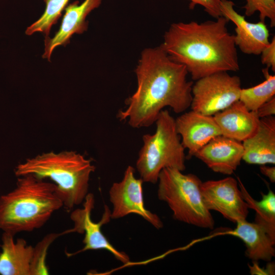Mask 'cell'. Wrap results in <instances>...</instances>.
<instances>
[{"label":"cell","instance_id":"6da1fadb","mask_svg":"<svg viewBox=\"0 0 275 275\" xmlns=\"http://www.w3.org/2000/svg\"><path fill=\"white\" fill-rule=\"evenodd\" d=\"M137 87L117 115L133 128L155 122L165 107L181 113L190 107L193 82L187 79L185 67L172 60L160 46L142 50L135 69Z\"/></svg>","mask_w":275,"mask_h":275},{"label":"cell","instance_id":"7a4b0ae2","mask_svg":"<svg viewBox=\"0 0 275 275\" xmlns=\"http://www.w3.org/2000/svg\"><path fill=\"white\" fill-rule=\"evenodd\" d=\"M224 16L199 23L171 24L160 45L173 61L183 65L194 80L219 72L239 70L234 35Z\"/></svg>","mask_w":275,"mask_h":275},{"label":"cell","instance_id":"3957f363","mask_svg":"<svg viewBox=\"0 0 275 275\" xmlns=\"http://www.w3.org/2000/svg\"><path fill=\"white\" fill-rule=\"evenodd\" d=\"M62 207L54 183L32 175L18 177L14 189L0 197V229L14 235L31 232Z\"/></svg>","mask_w":275,"mask_h":275},{"label":"cell","instance_id":"277c9868","mask_svg":"<svg viewBox=\"0 0 275 275\" xmlns=\"http://www.w3.org/2000/svg\"><path fill=\"white\" fill-rule=\"evenodd\" d=\"M95 169L90 159L76 151H50L26 159L16 167L14 173L17 177L32 175L51 180L63 207L70 211L85 201Z\"/></svg>","mask_w":275,"mask_h":275},{"label":"cell","instance_id":"5b68a950","mask_svg":"<svg viewBox=\"0 0 275 275\" xmlns=\"http://www.w3.org/2000/svg\"><path fill=\"white\" fill-rule=\"evenodd\" d=\"M156 130L143 135V145L136 168L143 182L155 184L165 168L183 171L186 159L184 148L176 127L175 119L168 110H162L155 121Z\"/></svg>","mask_w":275,"mask_h":275},{"label":"cell","instance_id":"8992f818","mask_svg":"<svg viewBox=\"0 0 275 275\" xmlns=\"http://www.w3.org/2000/svg\"><path fill=\"white\" fill-rule=\"evenodd\" d=\"M157 182L158 198L167 203L175 219L202 228H213L214 221L204 203L201 189L202 182L198 176L165 168L160 172Z\"/></svg>","mask_w":275,"mask_h":275},{"label":"cell","instance_id":"52a82bcc","mask_svg":"<svg viewBox=\"0 0 275 275\" xmlns=\"http://www.w3.org/2000/svg\"><path fill=\"white\" fill-rule=\"evenodd\" d=\"M241 80L228 72H219L201 78L192 87V110L213 116L239 100Z\"/></svg>","mask_w":275,"mask_h":275},{"label":"cell","instance_id":"ba28073f","mask_svg":"<svg viewBox=\"0 0 275 275\" xmlns=\"http://www.w3.org/2000/svg\"><path fill=\"white\" fill-rule=\"evenodd\" d=\"M134 172V169L129 166L122 180L114 183L111 186L109 191V200L113 205L111 218H119L135 213L143 217L155 228L160 229L163 227L160 218L144 206L143 181L141 178H136Z\"/></svg>","mask_w":275,"mask_h":275},{"label":"cell","instance_id":"9c48e42d","mask_svg":"<svg viewBox=\"0 0 275 275\" xmlns=\"http://www.w3.org/2000/svg\"><path fill=\"white\" fill-rule=\"evenodd\" d=\"M201 189L209 210L217 211L235 223L246 219L249 208L235 178L228 177L202 182Z\"/></svg>","mask_w":275,"mask_h":275},{"label":"cell","instance_id":"30bf717a","mask_svg":"<svg viewBox=\"0 0 275 275\" xmlns=\"http://www.w3.org/2000/svg\"><path fill=\"white\" fill-rule=\"evenodd\" d=\"M94 204L93 195L88 194L84 201L83 208L77 209L71 214V218L74 222V227L61 233L62 235L71 232L85 234L83 239L85 244L84 248L76 253L70 254L69 256L88 250H105L112 254L118 261L125 264L129 263V256L124 252H120L114 248L101 231L102 226L107 223L111 218V211L105 206L101 221L98 223H95L91 218Z\"/></svg>","mask_w":275,"mask_h":275},{"label":"cell","instance_id":"8fae6325","mask_svg":"<svg viewBox=\"0 0 275 275\" xmlns=\"http://www.w3.org/2000/svg\"><path fill=\"white\" fill-rule=\"evenodd\" d=\"M234 3L230 0H221L220 7L223 16L233 22L236 26L234 42L240 50L248 54L259 55L266 47L269 32L264 22L251 23L244 16L234 9Z\"/></svg>","mask_w":275,"mask_h":275},{"label":"cell","instance_id":"7c38bea8","mask_svg":"<svg viewBox=\"0 0 275 275\" xmlns=\"http://www.w3.org/2000/svg\"><path fill=\"white\" fill-rule=\"evenodd\" d=\"M102 1L84 0L80 4L76 1L68 5L64 10L65 13L58 31L53 37L45 38V49L42 58L50 62L52 52L57 46H66L70 43L73 34H81L86 31L88 28L86 17L100 6Z\"/></svg>","mask_w":275,"mask_h":275},{"label":"cell","instance_id":"4fadbf2b","mask_svg":"<svg viewBox=\"0 0 275 275\" xmlns=\"http://www.w3.org/2000/svg\"><path fill=\"white\" fill-rule=\"evenodd\" d=\"M243 154L241 142L220 135L212 139L194 156L215 172L231 175L240 165Z\"/></svg>","mask_w":275,"mask_h":275},{"label":"cell","instance_id":"5bb4252c","mask_svg":"<svg viewBox=\"0 0 275 275\" xmlns=\"http://www.w3.org/2000/svg\"><path fill=\"white\" fill-rule=\"evenodd\" d=\"M176 129L181 138L188 156L195 153L213 138L222 135L220 129L212 116H206L191 111L175 119Z\"/></svg>","mask_w":275,"mask_h":275},{"label":"cell","instance_id":"9a60e30c","mask_svg":"<svg viewBox=\"0 0 275 275\" xmlns=\"http://www.w3.org/2000/svg\"><path fill=\"white\" fill-rule=\"evenodd\" d=\"M242 160L249 164L275 163V117L260 118L256 131L242 143Z\"/></svg>","mask_w":275,"mask_h":275},{"label":"cell","instance_id":"2e32d148","mask_svg":"<svg viewBox=\"0 0 275 275\" xmlns=\"http://www.w3.org/2000/svg\"><path fill=\"white\" fill-rule=\"evenodd\" d=\"M213 117L222 135L241 142L254 133L260 119L239 100Z\"/></svg>","mask_w":275,"mask_h":275},{"label":"cell","instance_id":"e0dca14e","mask_svg":"<svg viewBox=\"0 0 275 275\" xmlns=\"http://www.w3.org/2000/svg\"><path fill=\"white\" fill-rule=\"evenodd\" d=\"M14 235L4 232L0 253V275H31L35 248Z\"/></svg>","mask_w":275,"mask_h":275},{"label":"cell","instance_id":"ac0fdd59","mask_svg":"<svg viewBox=\"0 0 275 275\" xmlns=\"http://www.w3.org/2000/svg\"><path fill=\"white\" fill-rule=\"evenodd\" d=\"M235 233L244 243L246 256L253 262L269 261L274 256L273 240L261 226L246 219L236 223Z\"/></svg>","mask_w":275,"mask_h":275},{"label":"cell","instance_id":"d6986e66","mask_svg":"<svg viewBox=\"0 0 275 275\" xmlns=\"http://www.w3.org/2000/svg\"><path fill=\"white\" fill-rule=\"evenodd\" d=\"M239 188L249 208L256 213L255 223L261 226L270 237L275 240V195L269 190L267 194H262V199L256 201L248 193L239 178H237Z\"/></svg>","mask_w":275,"mask_h":275},{"label":"cell","instance_id":"ffe728a7","mask_svg":"<svg viewBox=\"0 0 275 275\" xmlns=\"http://www.w3.org/2000/svg\"><path fill=\"white\" fill-rule=\"evenodd\" d=\"M268 68L262 69L265 80L254 87L241 89L239 101L250 111L256 112L263 104L274 97L275 76L271 75Z\"/></svg>","mask_w":275,"mask_h":275},{"label":"cell","instance_id":"44dd1931","mask_svg":"<svg viewBox=\"0 0 275 275\" xmlns=\"http://www.w3.org/2000/svg\"><path fill=\"white\" fill-rule=\"evenodd\" d=\"M69 1L44 0L46 5L44 13L36 21L27 28L26 35H32L34 33L41 32L45 37H49L52 26L57 23Z\"/></svg>","mask_w":275,"mask_h":275},{"label":"cell","instance_id":"7402d4cb","mask_svg":"<svg viewBox=\"0 0 275 275\" xmlns=\"http://www.w3.org/2000/svg\"><path fill=\"white\" fill-rule=\"evenodd\" d=\"M243 8L246 16H250L259 12L260 21L264 22L268 18L270 26H275V0H246Z\"/></svg>","mask_w":275,"mask_h":275},{"label":"cell","instance_id":"603a6c76","mask_svg":"<svg viewBox=\"0 0 275 275\" xmlns=\"http://www.w3.org/2000/svg\"><path fill=\"white\" fill-rule=\"evenodd\" d=\"M62 235L51 233L41 241L35 248L34 259L32 265L31 275L48 274V269L45 263L47 249L50 243L56 238Z\"/></svg>","mask_w":275,"mask_h":275},{"label":"cell","instance_id":"cb8c5ba5","mask_svg":"<svg viewBox=\"0 0 275 275\" xmlns=\"http://www.w3.org/2000/svg\"><path fill=\"white\" fill-rule=\"evenodd\" d=\"M189 9L193 10L197 5L202 6L204 10L211 16L214 18H218L222 16L221 10V0H189Z\"/></svg>","mask_w":275,"mask_h":275},{"label":"cell","instance_id":"d4e9b609","mask_svg":"<svg viewBox=\"0 0 275 275\" xmlns=\"http://www.w3.org/2000/svg\"><path fill=\"white\" fill-rule=\"evenodd\" d=\"M261 60L262 64L265 65L266 67L271 68L275 71V37L274 36L270 41L269 44L265 47L261 54Z\"/></svg>","mask_w":275,"mask_h":275},{"label":"cell","instance_id":"484cf974","mask_svg":"<svg viewBox=\"0 0 275 275\" xmlns=\"http://www.w3.org/2000/svg\"><path fill=\"white\" fill-rule=\"evenodd\" d=\"M255 112L259 119L273 116L275 114V97L263 104Z\"/></svg>","mask_w":275,"mask_h":275},{"label":"cell","instance_id":"4316f807","mask_svg":"<svg viewBox=\"0 0 275 275\" xmlns=\"http://www.w3.org/2000/svg\"><path fill=\"white\" fill-rule=\"evenodd\" d=\"M261 173L268 177L270 181L274 183L275 182V167H268L265 165H262L260 167Z\"/></svg>","mask_w":275,"mask_h":275}]
</instances>
